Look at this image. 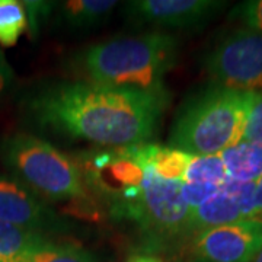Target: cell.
<instances>
[{
    "mask_svg": "<svg viewBox=\"0 0 262 262\" xmlns=\"http://www.w3.org/2000/svg\"><path fill=\"white\" fill-rule=\"evenodd\" d=\"M146 155L153 172L165 181L182 182L191 155L173 147H160L158 144L147 143Z\"/></svg>",
    "mask_w": 262,
    "mask_h": 262,
    "instance_id": "cell-15",
    "label": "cell"
},
{
    "mask_svg": "<svg viewBox=\"0 0 262 262\" xmlns=\"http://www.w3.org/2000/svg\"><path fill=\"white\" fill-rule=\"evenodd\" d=\"M262 249V220H241L191 236L178 262H252Z\"/></svg>",
    "mask_w": 262,
    "mask_h": 262,
    "instance_id": "cell-8",
    "label": "cell"
},
{
    "mask_svg": "<svg viewBox=\"0 0 262 262\" xmlns=\"http://www.w3.org/2000/svg\"><path fill=\"white\" fill-rule=\"evenodd\" d=\"M253 92L208 84L189 95L177 111L168 146L194 156L220 155L242 141Z\"/></svg>",
    "mask_w": 262,
    "mask_h": 262,
    "instance_id": "cell-3",
    "label": "cell"
},
{
    "mask_svg": "<svg viewBox=\"0 0 262 262\" xmlns=\"http://www.w3.org/2000/svg\"><path fill=\"white\" fill-rule=\"evenodd\" d=\"M219 185H201V184H184L182 182V196L188 207H196L206 203L219 192Z\"/></svg>",
    "mask_w": 262,
    "mask_h": 262,
    "instance_id": "cell-22",
    "label": "cell"
},
{
    "mask_svg": "<svg viewBox=\"0 0 262 262\" xmlns=\"http://www.w3.org/2000/svg\"><path fill=\"white\" fill-rule=\"evenodd\" d=\"M146 144H143L144 182L140 201L130 220L139 226L149 252L177 251L187 239L191 207L182 196V182L165 181L153 172Z\"/></svg>",
    "mask_w": 262,
    "mask_h": 262,
    "instance_id": "cell-6",
    "label": "cell"
},
{
    "mask_svg": "<svg viewBox=\"0 0 262 262\" xmlns=\"http://www.w3.org/2000/svg\"><path fill=\"white\" fill-rule=\"evenodd\" d=\"M47 239L50 237L46 234L0 222V262H20Z\"/></svg>",
    "mask_w": 262,
    "mask_h": 262,
    "instance_id": "cell-14",
    "label": "cell"
},
{
    "mask_svg": "<svg viewBox=\"0 0 262 262\" xmlns=\"http://www.w3.org/2000/svg\"><path fill=\"white\" fill-rule=\"evenodd\" d=\"M255 208L256 220H262V177L255 181Z\"/></svg>",
    "mask_w": 262,
    "mask_h": 262,
    "instance_id": "cell-24",
    "label": "cell"
},
{
    "mask_svg": "<svg viewBox=\"0 0 262 262\" xmlns=\"http://www.w3.org/2000/svg\"><path fill=\"white\" fill-rule=\"evenodd\" d=\"M229 18L244 24L246 28L262 31V0H248L236 5Z\"/></svg>",
    "mask_w": 262,
    "mask_h": 262,
    "instance_id": "cell-20",
    "label": "cell"
},
{
    "mask_svg": "<svg viewBox=\"0 0 262 262\" xmlns=\"http://www.w3.org/2000/svg\"><path fill=\"white\" fill-rule=\"evenodd\" d=\"M252 262H262V249L259 251V253L253 258V261Z\"/></svg>",
    "mask_w": 262,
    "mask_h": 262,
    "instance_id": "cell-26",
    "label": "cell"
},
{
    "mask_svg": "<svg viewBox=\"0 0 262 262\" xmlns=\"http://www.w3.org/2000/svg\"><path fill=\"white\" fill-rule=\"evenodd\" d=\"M127 262H162L158 258V256H155V255H150V253H136V255H133L130 256Z\"/></svg>",
    "mask_w": 262,
    "mask_h": 262,
    "instance_id": "cell-25",
    "label": "cell"
},
{
    "mask_svg": "<svg viewBox=\"0 0 262 262\" xmlns=\"http://www.w3.org/2000/svg\"><path fill=\"white\" fill-rule=\"evenodd\" d=\"M169 101V92H141L80 80L51 82L27 98V113L38 128L63 139L118 149L150 143Z\"/></svg>",
    "mask_w": 262,
    "mask_h": 262,
    "instance_id": "cell-1",
    "label": "cell"
},
{
    "mask_svg": "<svg viewBox=\"0 0 262 262\" xmlns=\"http://www.w3.org/2000/svg\"><path fill=\"white\" fill-rule=\"evenodd\" d=\"M217 0H136L124 3V16L137 27L153 31H194L204 28L225 9Z\"/></svg>",
    "mask_w": 262,
    "mask_h": 262,
    "instance_id": "cell-9",
    "label": "cell"
},
{
    "mask_svg": "<svg viewBox=\"0 0 262 262\" xmlns=\"http://www.w3.org/2000/svg\"><path fill=\"white\" fill-rule=\"evenodd\" d=\"M0 222L37 233L67 234L76 226L19 181L0 177Z\"/></svg>",
    "mask_w": 262,
    "mask_h": 262,
    "instance_id": "cell-10",
    "label": "cell"
},
{
    "mask_svg": "<svg viewBox=\"0 0 262 262\" xmlns=\"http://www.w3.org/2000/svg\"><path fill=\"white\" fill-rule=\"evenodd\" d=\"M227 179H229V175H227V170L220 155H210V156L191 155L182 182L220 187Z\"/></svg>",
    "mask_w": 262,
    "mask_h": 262,
    "instance_id": "cell-17",
    "label": "cell"
},
{
    "mask_svg": "<svg viewBox=\"0 0 262 262\" xmlns=\"http://www.w3.org/2000/svg\"><path fill=\"white\" fill-rule=\"evenodd\" d=\"M113 0H66L56 3V18L69 31H91L101 27L118 6Z\"/></svg>",
    "mask_w": 262,
    "mask_h": 262,
    "instance_id": "cell-12",
    "label": "cell"
},
{
    "mask_svg": "<svg viewBox=\"0 0 262 262\" xmlns=\"http://www.w3.org/2000/svg\"><path fill=\"white\" fill-rule=\"evenodd\" d=\"M213 83L262 94V31L236 28L220 38L203 60Z\"/></svg>",
    "mask_w": 262,
    "mask_h": 262,
    "instance_id": "cell-7",
    "label": "cell"
},
{
    "mask_svg": "<svg viewBox=\"0 0 262 262\" xmlns=\"http://www.w3.org/2000/svg\"><path fill=\"white\" fill-rule=\"evenodd\" d=\"M242 141H262V94H253Z\"/></svg>",
    "mask_w": 262,
    "mask_h": 262,
    "instance_id": "cell-21",
    "label": "cell"
},
{
    "mask_svg": "<svg viewBox=\"0 0 262 262\" xmlns=\"http://www.w3.org/2000/svg\"><path fill=\"white\" fill-rule=\"evenodd\" d=\"M179 56L178 38L147 31L117 37L77 51L69 67L77 80L118 89L165 94V76Z\"/></svg>",
    "mask_w": 262,
    "mask_h": 262,
    "instance_id": "cell-2",
    "label": "cell"
},
{
    "mask_svg": "<svg viewBox=\"0 0 262 262\" xmlns=\"http://www.w3.org/2000/svg\"><path fill=\"white\" fill-rule=\"evenodd\" d=\"M27 13L28 31L31 37L35 38L41 29V25L53 16L56 2H38V0H25L22 2Z\"/></svg>",
    "mask_w": 262,
    "mask_h": 262,
    "instance_id": "cell-19",
    "label": "cell"
},
{
    "mask_svg": "<svg viewBox=\"0 0 262 262\" xmlns=\"http://www.w3.org/2000/svg\"><path fill=\"white\" fill-rule=\"evenodd\" d=\"M27 29L28 22L22 2L0 0V46H16L20 35Z\"/></svg>",
    "mask_w": 262,
    "mask_h": 262,
    "instance_id": "cell-18",
    "label": "cell"
},
{
    "mask_svg": "<svg viewBox=\"0 0 262 262\" xmlns=\"http://www.w3.org/2000/svg\"><path fill=\"white\" fill-rule=\"evenodd\" d=\"M20 262H98V259L79 245L47 239L27 253Z\"/></svg>",
    "mask_w": 262,
    "mask_h": 262,
    "instance_id": "cell-16",
    "label": "cell"
},
{
    "mask_svg": "<svg viewBox=\"0 0 262 262\" xmlns=\"http://www.w3.org/2000/svg\"><path fill=\"white\" fill-rule=\"evenodd\" d=\"M75 160L89 194L108 207L114 219L130 220L144 182L143 144L88 150Z\"/></svg>",
    "mask_w": 262,
    "mask_h": 262,
    "instance_id": "cell-5",
    "label": "cell"
},
{
    "mask_svg": "<svg viewBox=\"0 0 262 262\" xmlns=\"http://www.w3.org/2000/svg\"><path fill=\"white\" fill-rule=\"evenodd\" d=\"M15 82V73L8 63L5 54L0 51V99L8 94Z\"/></svg>",
    "mask_w": 262,
    "mask_h": 262,
    "instance_id": "cell-23",
    "label": "cell"
},
{
    "mask_svg": "<svg viewBox=\"0 0 262 262\" xmlns=\"http://www.w3.org/2000/svg\"><path fill=\"white\" fill-rule=\"evenodd\" d=\"M0 158L12 178L44 201L77 203L88 214L95 210L94 198L86 189L76 160L47 140L29 133H12L0 143Z\"/></svg>",
    "mask_w": 262,
    "mask_h": 262,
    "instance_id": "cell-4",
    "label": "cell"
},
{
    "mask_svg": "<svg viewBox=\"0 0 262 262\" xmlns=\"http://www.w3.org/2000/svg\"><path fill=\"white\" fill-rule=\"evenodd\" d=\"M229 178L252 182L262 177V141H241L220 153Z\"/></svg>",
    "mask_w": 262,
    "mask_h": 262,
    "instance_id": "cell-13",
    "label": "cell"
},
{
    "mask_svg": "<svg viewBox=\"0 0 262 262\" xmlns=\"http://www.w3.org/2000/svg\"><path fill=\"white\" fill-rule=\"evenodd\" d=\"M241 220L246 219L237 200L220 185V189L215 195L208 198L206 203L189 210L185 241L207 229L230 225Z\"/></svg>",
    "mask_w": 262,
    "mask_h": 262,
    "instance_id": "cell-11",
    "label": "cell"
}]
</instances>
